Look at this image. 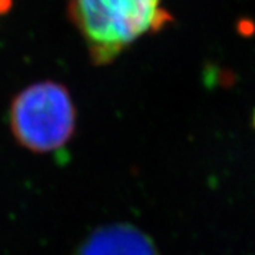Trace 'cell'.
<instances>
[{
	"label": "cell",
	"mask_w": 255,
	"mask_h": 255,
	"mask_svg": "<svg viewBox=\"0 0 255 255\" xmlns=\"http://www.w3.org/2000/svg\"><path fill=\"white\" fill-rule=\"evenodd\" d=\"M68 16L94 64H110L140 37L170 21L163 0H68Z\"/></svg>",
	"instance_id": "cell-1"
},
{
	"label": "cell",
	"mask_w": 255,
	"mask_h": 255,
	"mask_svg": "<svg viewBox=\"0 0 255 255\" xmlns=\"http://www.w3.org/2000/svg\"><path fill=\"white\" fill-rule=\"evenodd\" d=\"M77 255H156L149 240L129 226H111L92 234Z\"/></svg>",
	"instance_id": "cell-3"
},
{
	"label": "cell",
	"mask_w": 255,
	"mask_h": 255,
	"mask_svg": "<svg viewBox=\"0 0 255 255\" xmlns=\"http://www.w3.org/2000/svg\"><path fill=\"white\" fill-rule=\"evenodd\" d=\"M10 6V0H0V14L3 13V11H6V10L9 9Z\"/></svg>",
	"instance_id": "cell-4"
},
{
	"label": "cell",
	"mask_w": 255,
	"mask_h": 255,
	"mask_svg": "<svg viewBox=\"0 0 255 255\" xmlns=\"http://www.w3.org/2000/svg\"><path fill=\"white\" fill-rule=\"evenodd\" d=\"M9 119L11 133L23 147L36 153H51L71 140L77 111L63 84L40 81L14 97Z\"/></svg>",
	"instance_id": "cell-2"
}]
</instances>
